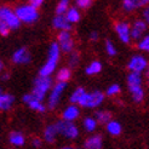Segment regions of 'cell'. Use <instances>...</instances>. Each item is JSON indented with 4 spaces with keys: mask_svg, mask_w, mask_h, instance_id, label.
I'll return each mask as SVG.
<instances>
[{
    "mask_svg": "<svg viewBox=\"0 0 149 149\" xmlns=\"http://www.w3.org/2000/svg\"><path fill=\"white\" fill-rule=\"evenodd\" d=\"M15 11H16V15L19 18L21 23H24V24H33L39 18L38 9L31 4H21L16 6Z\"/></svg>",
    "mask_w": 149,
    "mask_h": 149,
    "instance_id": "obj_1",
    "label": "cell"
},
{
    "mask_svg": "<svg viewBox=\"0 0 149 149\" xmlns=\"http://www.w3.org/2000/svg\"><path fill=\"white\" fill-rule=\"evenodd\" d=\"M52 86V79L51 77H40L38 75L34 80V86H33V91L32 95L34 96L35 98H38L39 101H44L45 100V96L49 91H51Z\"/></svg>",
    "mask_w": 149,
    "mask_h": 149,
    "instance_id": "obj_2",
    "label": "cell"
},
{
    "mask_svg": "<svg viewBox=\"0 0 149 149\" xmlns=\"http://www.w3.org/2000/svg\"><path fill=\"white\" fill-rule=\"evenodd\" d=\"M106 98V93L100 91V90H95L92 92H86L83 100L80 101L79 107L81 108H98L101 104L104 102Z\"/></svg>",
    "mask_w": 149,
    "mask_h": 149,
    "instance_id": "obj_3",
    "label": "cell"
},
{
    "mask_svg": "<svg viewBox=\"0 0 149 149\" xmlns=\"http://www.w3.org/2000/svg\"><path fill=\"white\" fill-rule=\"evenodd\" d=\"M0 21H3L4 23L9 26L11 28V31L18 29L21 27V21L17 17L16 11L6 5L0 6Z\"/></svg>",
    "mask_w": 149,
    "mask_h": 149,
    "instance_id": "obj_4",
    "label": "cell"
},
{
    "mask_svg": "<svg viewBox=\"0 0 149 149\" xmlns=\"http://www.w3.org/2000/svg\"><path fill=\"white\" fill-rule=\"evenodd\" d=\"M57 131H58V135L63 136L64 138H68V139H75L79 136V129L78 126L70 123V121H64V120H58L55 123Z\"/></svg>",
    "mask_w": 149,
    "mask_h": 149,
    "instance_id": "obj_5",
    "label": "cell"
},
{
    "mask_svg": "<svg viewBox=\"0 0 149 149\" xmlns=\"http://www.w3.org/2000/svg\"><path fill=\"white\" fill-rule=\"evenodd\" d=\"M67 87V83H61V81H57L56 84H54L52 86L51 91H50V95H49V100H47V107L49 109H55L58 103H59V100H61L62 95Z\"/></svg>",
    "mask_w": 149,
    "mask_h": 149,
    "instance_id": "obj_6",
    "label": "cell"
},
{
    "mask_svg": "<svg viewBox=\"0 0 149 149\" xmlns=\"http://www.w3.org/2000/svg\"><path fill=\"white\" fill-rule=\"evenodd\" d=\"M114 31L118 35L119 40L123 44H130L131 38V24L127 21H118L114 24Z\"/></svg>",
    "mask_w": 149,
    "mask_h": 149,
    "instance_id": "obj_7",
    "label": "cell"
},
{
    "mask_svg": "<svg viewBox=\"0 0 149 149\" xmlns=\"http://www.w3.org/2000/svg\"><path fill=\"white\" fill-rule=\"evenodd\" d=\"M149 62L143 55H133L127 62V69L133 73L142 74L144 70L148 69Z\"/></svg>",
    "mask_w": 149,
    "mask_h": 149,
    "instance_id": "obj_8",
    "label": "cell"
},
{
    "mask_svg": "<svg viewBox=\"0 0 149 149\" xmlns=\"http://www.w3.org/2000/svg\"><path fill=\"white\" fill-rule=\"evenodd\" d=\"M147 28H148V24L142 18L133 21L132 24H131V38H132V40L139 41L146 35Z\"/></svg>",
    "mask_w": 149,
    "mask_h": 149,
    "instance_id": "obj_9",
    "label": "cell"
},
{
    "mask_svg": "<svg viewBox=\"0 0 149 149\" xmlns=\"http://www.w3.org/2000/svg\"><path fill=\"white\" fill-rule=\"evenodd\" d=\"M11 59H12V63L17 64V65H26V64L31 63L32 55L27 47H19L12 54Z\"/></svg>",
    "mask_w": 149,
    "mask_h": 149,
    "instance_id": "obj_10",
    "label": "cell"
},
{
    "mask_svg": "<svg viewBox=\"0 0 149 149\" xmlns=\"http://www.w3.org/2000/svg\"><path fill=\"white\" fill-rule=\"evenodd\" d=\"M22 101L24 102V104L27 107H29L32 110L36 111V113H44V111L46 110V106L44 104L42 101H39L38 98H35L34 96L31 93H27L23 96V98H22Z\"/></svg>",
    "mask_w": 149,
    "mask_h": 149,
    "instance_id": "obj_11",
    "label": "cell"
},
{
    "mask_svg": "<svg viewBox=\"0 0 149 149\" xmlns=\"http://www.w3.org/2000/svg\"><path fill=\"white\" fill-rule=\"evenodd\" d=\"M149 5V0H123L121 7L125 12H135L139 9H144Z\"/></svg>",
    "mask_w": 149,
    "mask_h": 149,
    "instance_id": "obj_12",
    "label": "cell"
},
{
    "mask_svg": "<svg viewBox=\"0 0 149 149\" xmlns=\"http://www.w3.org/2000/svg\"><path fill=\"white\" fill-rule=\"evenodd\" d=\"M80 116V107L78 104H69L62 111V120L74 123Z\"/></svg>",
    "mask_w": 149,
    "mask_h": 149,
    "instance_id": "obj_13",
    "label": "cell"
},
{
    "mask_svg": "<svg viewBox=\"0 0 149 149\" xmlns=\"http://www.w3.org/2000/svg\"><path fill=\"white\" fill-rule=\"evenodd\" d=\"M52 27H54L56 31H59V32H63V31L70 32L73 24L67 19V17L64 15H56L54 17V19H52Z\"/></svg>",
    "mask_w": 149,
    "mask_h": 149,
    "instance_id": "obj_14",
    "label": "cell"
},
{
    "mask_svg": "<svg viewBox=\"0 0 149 149\" xmlns=\"http://www.w3.org/2000/svg\"><path fill=\"white\" fill-rule=\"evenodd\" d=\"M103 138L98 133L91 135L84 141V149H102Z\"/></svg>",
    "mask_w": 149,
    "mask_h": 149,
    "instance_id": "obj_15",
    "label": "cell"
},
{
    "mask_svg": "<svg viewBox=\"0 0 149 149\" xmlns=\"http://www.w3.org/2000/svg\"><path fill=\"white\" fill-rule=\"evenodd\" d=\"M129 92L131 95V98L135 103H142L144 100V88L143 85H135V86H127Z\"/></svg>",
    "mask_w": 149,
    "mask_h": 149,
    "instance_id": "obj_16",
    "label": "cell"
},
{
    "mask_svg": "<svg viewBox=\"0 0 149 149\" xmlns=\"http://www.w3.org/2000/svg\"><path fill=\"white\" fill-rule=\"evenodd\" d=\"M57 136H58V131H57V127H56L55 124L47 125L42 132V139L45 141L46 143H50V144L55 142Z\"/></svg>",
    "mask_w": 149,
    "mask_h": 149,
    "instance_id": "obj_17",
    "label": "cell"
},
{
    "mask_svg": "<svg viewBox=\"0 0 149 149\" xmlns=\"http://www.w3.org/2000/svg\"><path fill=\"white\" fill-rule=\"evenodd\" d=\"M61 47H59L58 42H51L49 50H47V59L46 61H51V62H55L58 63L59 58H61Z\"/></svg>",
    "mask_w": 149,
    "mask_h": 149,
    "instance_id": "obj_18",
    "label": "cell"
},
{
    "mask_svg": "<svg viewBox=\"0 0 149 149\" xmlns=\"http://www.w3.org/2000/svg\"><path fill=\"white\" fill-rule=\"evenodd\" d=\"M15 103V97L11 93L3 92L0 95V111H7L10 110Z\"/></svg>",
    "mask_w": 149,
    "mask_h": 149,
    "instance_id": "obj_19",
    "label": "cell"
},
{
    "mask_svg": "<svg viewBox=\"0 0 149 149\" xmlns=\"http://www.w3.org/2000/svg\"><path fill=\"white\" fill-rule=\"evenodd\" d=\"M9 142L13 147H22L26 143V137L19 131H12L9 135Z\"/></svg>",
    "mask_w": 149,
    "mask_h": 149,
    "instance_id": "obj_20",
    "label": "cell"
},
{
    "mask_svg": "<svg viewBox=\"0 0 149 149\" xmlns=\"http://www.w3.org/2000/svg\"><path fill=\"white\" fill-rule=\"evenodd\" d=\"M106 130L107 132L109 133L110 136H113V137H118V136H120L121 135V132H123V126L121 124L116 121V120H111L106 125Z\"/></svg>",
    "mask_w": 149,
    "mask_h": 149,
    "instance_id": "obj_21",
    "label": "cell"
},
{
    "mask_svg": "<svg viewBox=\"0 0 149 149\" xmlns=\"http://www.w3.org/2000/svg\"><path fill=\"white\" fill-rule=\"evenodd\" d=\"M56 67H57V63L51 62V61H46L41 65V68L39 69V75L40 77H51L52 74L55 73Z\"/></svg>",
    "mask_w": 149,
    "mask_h": 149,
    "instance_id": "obj_22",
    "label": "cell"
},
{
    "mask_svg": "<svg viewBox=\"0 0 149 149\" xmlns=\"http://www.w3.org/2000/svg\"><path fill=\"white\" fill-rule=\"evenodd\" d=\"M95 118L96 120L98 121V124H103V125H107L111 119H113V115L109 110H106V109H101V110H97L95 113Z\"/></svg>",
    "mask_w": 149,
    "mask_h": 149,
    "instance_id": "obj_23",
    "label": "cell"
},
{
    "mask_svg": "<svg viewBox=\"0 0 149 149\" xmlns=\"http://www.w3.org/2000/svg\"><path fill=\"white\" fill-rule=\"evenodd\" d=\"M87 91L85 90L84 87H81V86H79V87H77L75 90H74L73 92H72V95H70V97H69V101H70V104H78L79 106V103H80V101L83 100V97L85 96V93H86Z\"/></svg>",
    "mask_w": 149,
    "mask_h": 149,
    "instance_id": "obj_24",
    "label": "cell"
},
{
    "mask_svg": "<svg viewBox=\"0 0 149 149\" xmlns=\"http://www.w3.org/2000/svg\"><path fill=\"white\" fill-rule=\"evenodd\" d=\"M83 126H84V130L86 132H95L97 130V126H98V121L96 120L95 116H86L84 120H83Z\"/></svg>",
    "mask_w": 149,
    "mask_h": 149,
    "instance_id": "obj_25",
    "label": "cell"
},
{
    "mask_svg": "<svg viewBox=\"0 0 149 149\" xmlns=\"http://www.w3.org/2000/svg\"><path fill=\"white\" fill-rule=\"evenodd\" d=\"M103 65L100 61H92L91 63H88L87 67L85 68V73L87 75H97L102 72Z\"/></svg>",
    "mask_w": 149,
    "mask_h": 149,
    "instance_id": "obj_26",
    "label": "cell"
},
{
    "mask_svg": "<svg viewBox=\"0 0 149 149\" xmlns=\"http://www.w3.org/2000/svg\"><path fill=\"white\" fill-rule=\"evenodd\" d=\"M64 16L67 17V19H68L72 24L78 23L81 18V15H80V11H79L78 7H69V10L67 11V13Z\"/></svg>",
    "mask_w": 149,
    "mask_h": 149,
    "instance_id": "obj_27",
    "label": "cell"
},
{
    "mask_svg": "<svg viewBox=\"0 0 149 149\" xmlns=\"http://www.w3.org/2000/svg\"><path fill=\"white\" fill-rule=\"evenodd\" d=\"M135 85H143L142 74L130 72L127 74V86H135Z\"/></svg>",
    "mask_w": 149,
    "mask_h": 149,
    "instance_id": "obj_28",
    "label": "cell"
},
{
    "mask_svg": "<svg viewBox=\"0 0 149 149\" xmlns=\"http://www.w3.org/2000/svg\"><path fill=\"white\" fill-rule=\"evenodd\" d=\"M70 78H72V70L68 67H63V68H61L56 74L57 81H61V83H67Z\"/></svg>",
    "mask_w": 149,
    "mask_h": 149,
    "instance_id": "obj_29",
    "label": "cell"
},
{
    "mask_svg": "<svg viewBox=\"0 0 149 149\" xmlns=\"http://www.w3.org/2000/svg\"><path fill=\"white\" fill-rule=\"evenodd\" d=\"M59 47H61V51L63 52V54H72V52L74 51V47H75V42H74V39H69L67 41H63L61 44H58Z\"/></svg>",
    "mask_w": 149,
    "mask_h": 149,
    "instance_id": "obj_30",
    "label": "cell"
},
{
    "mask_svg": "<svg viewBox=\"0 0 149 149\" xmlns=\"http://www.w3.org/2000/svg\"><path fill=\"white\" fill-rule=\"evenodd\" d=\"M70 0H59L58 4L56 5V15H65L67 11L69 10Z\"/></svg>",
    "mask_w": 149,
    "mask_h": 149,
    "instance_id": "obj_31",
    "label": "cell"
},
{
    "mask_svg": "<svg viewBox=\"0 0 149 149\" xmlns=\"http://www.w3.org/2000/svg\"><path fill=\"white\" fill-rule=\"evenodd\" d=\"M121 92V87L119 84H111L107 87V90H106V96L107 97H116L118 95H120Z\"/></svg>",
    "mask_w": 149,
    "mask_h": 149,
    "instance_id": "obj_32",
    "label": "cell"
},
{
    "mask_svg": "<svg viewBox=\"0 0 149 149\" xmlns=\"http://www.w3.org/2000/svg\"><path fill=\"white\" fill-rule=\"evenodd\" d=\"M104 50H106V54L109 57H114L118 54L116 46L114 45V42L111 40H106V42H104Z\"/></svg>",
    "mask_w": 149,
    "mask_h": 149,
    "instance_id": "obj_33",
    "label": "cell"
},
{
    "mask_svg": "<svg viewBox=\"0 0 149 149\" xmlns=\"http://www.w3.org/2000/svg\"><path fill=\"white\" fill-rule=\"evenodd\" d=\"M136 46H137V49L139 51L148 52V54H149V35H144L139 41H137Z\"/></svg>",
    "mask_w": 149,
    "mask_h": 149,
    "instance_id": "obj_34",
    "label": "cell"
},
{
    "mask_svg": "<svg viewBox=\"0 0 149 149\" xmlns=\"http://www.w3.org/2000/svg\"><path fill=\"white\" fill-rule=\"evenodd\" d=\"M80 62V54L78 51H73L72 54H69V57H68V64L70 68H75V67L79 64Z\"/></svg>",
    "mask_w": 149,
    "mask_h": 149,
    "instance_id": "obj_35",
    "label": "cell"
},
{
    "mask_svg": "<svg viewBox=\"0 0 149 149\" xmlns=\"http://www.w3.org/2000/svg\"><path fill=\"white\" fill-rule=\"evenodd\" d=\"M73 36H72V33L68 32V31H63V32H59L57 34V42L58 44H61L63 41H67V40H69L72 39Z\"/></svg>",
    "mask_w": 149,
    "mask_h": 149,
    "instance_id": "obj_36",
    "label": "cell"
},
{
    "mask_svg": "<svg viewBox=\"0 0 149 149\" xmlns=\"http://www.w3.org/2000/svg\"><path fill=\"white\" fill-rule=\"evenodd\" d=\"M92 1L93 0H75V5H77L78 9L85 10V9H88V7L92 5Z\"/></svg>",
    "mask_w": 149,
    "mask_h": 149,
    "instance_id": "obj_37",
    "label": "cell"
},
{
    "mask_svg": "<svg viewBox=\"0 0 149 149\" xmlns=\"http://www.w3.org/2000/svg\"><path fill=\"white\" fill-rule=\"evenodd\" d=\"M142 19L146 22L147 24H149V5L146 6L142 11Z\"/></svg>",
    "mask_w": 149,
    "mask_h": 149,
    "instance_id": "obj_38",
    "label": "cell"
},
{
    "mask_svg": "<svg viewBox=\"0 0 149 149\" xmlns=\"http://www.w3.org/2000/svg\"><path fill=\"white\" fill-rule=\"evenodd\" d=\"M32 146L34 148H40L42 146V138H39V137L32 138Z\"/></svg>",
    "mask_w": 149,
    "mask_h": 149,
    "instance_id": "obj_39",
    "label": "cell"
},
{
    "mask_svg": "<svg viewBox=\"0 0 149 149\" xmlns=\"http://www.w3.org/2000/svg\"><path fill=\"white\" fill-rule=\"evenodd\" d=\"M44 1H45V0H28V4H31L34 7H36V9H39V7L44 4Z\"/></svg>",
    "mask_w": 149,
    "mask_h": 149,
    "instance_id": "obj_40",
    "label": "cell"
},
{
    "mask_svg": "<svg viewBox=\"0 0 149 149\" xmlns=\"http://www.w3.org/2000/svg\"><path fill=\"white\" fill-rule=\"evenodd\" d=\"M88 39H90L91 41H97V40L100 39V34H98V32H96V31L91 32L90 35H88Z\"/></svg>",
    "mask_w": 149,
    "mask_h": 149,
    "instance_id": "obj_41",
    "label": "cell"
},
{
    "mask_svg": "<svg viewBox=\"0 0 149 149\" xmlns=\"http://www.w3.org/2000/svg\"><path fill=\"white\" fill-rule=\"evenodd\" d=\"M10 73H7V72H3L1 74H0V79L1 80H4V81H6V80H9L10 79Z\"/></svg>",
    "mask_w": 149,
    "mask_h": 149,
    "instance_id": "obj_42",
    "label": "cell"
},
{
    "mask_svg": "<svg viewBox=\"0 0 149 149\" xmlns=\"http://www.w3.org/2000/svg\"><path fill=\"white\" fill-rule=\"evenodd\" d=\"M61 149H81V148H77V147H72V146H67V147H62Z\"/></svg>",
    "mask_w": 149,
    "mask_h": 149,
    "instance_id": "obj_43",
    "label": "cell"
},
{
    "mask_svg": "<svg viewBox=\"0 0 149 149\" xmlns=\"http://www.w3.org/2000/svg\"><path fill=\"white\" fill-rule=\"evenodd\" d=\"M4 72V62L0 59V74H1Z\"/></svg>",
    "mask_w": 149,
    "mask_h": 149,
    "instance_id": "obj_44",
    "label": "cell"
},
{
    "mask_svg": "<svg viewBox=\"0 0 149 149\" xmlns=\"http://www.w3.org/2000/svg\"><path fill=\"white\" fill-rule=\"evenodd\" d=\"M147 78H148V86H149V70H147Z\"/></svg>",
    "mask_w": 149,
    "mask_h": 149,
    "instance_id": "obj_45",
    "label": "cell"
},
{
    "mask_svg": "<svg viewBox=\"0 0 149 149\" xmlns=\"http://www.w3.org/2000/svg\"><path fill=\"white\" fill-rule=\"evenodd\" d=\"M3 93V88H1V86H0V95Z\"/></svg>",
    "mask_w": 149,
    "mask_h": 149,
    "instance_id": "obj_46",
    "label": "cell"
},
{
    "mask_svg": "<svg viewBox=\"0 0 149 149\" xmlns=\"http://www.w3.org/2000/svg\"><path fill=\"white\" fill-rule=\"evenodd\" d=\"M147 70H149V67H148V69H147Z\"/></svg>",
    "mask_w": 149,
    "mask_h": 149,
    "instance_id": "obj_47",
    "label": "cell"
},
{
    "mask_svg": "<svg viewBox=\"0 0 149 149\" xmlns=\"http://www.w3.org/2000/svg\"><path fill=\"white\" fill-rule=\"evenodd\" d=\"M0 23H1V21H0Z\"/></svg>",
    "mask_w": 149,
    "mask_h": 149,
    "instance_id": "obj_48",
    "label": "cell"
}]
</instances>
